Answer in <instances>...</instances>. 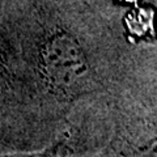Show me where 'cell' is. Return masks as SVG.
I'll use <instances>...</instances> for the list:
<instances>
[{
  "mask_svg": "<svg viewBox=\"0 0 157 157\" xmlns=\"http://www.w3.org/2000/svg\"><path fill=\"white\" fill-rule=\"evenodd\" d=\"M42 60L46 75L59 89L78 88L88 76V63L80 45L67 34L48 39L43 47Z\"/></svg>",
  "mask_w": 157,
  "mask_h": 157,
  "instance_id": "1",
  "label": "cell"
},
{
  "mask_svg": "<svg viewBox=\"0 0 157 157\" xmlns=\"http://www.w3.org/2000/svg\"><path fill=\"white\" fill-rule=\"evenodd\" d=\"M123 2H135V0H123Z\"/></svg>",
  "mask_w": 157,
  "mask_h": 157,
  "instance_id": "2",
  "label": "cell"
}]
</instances>
